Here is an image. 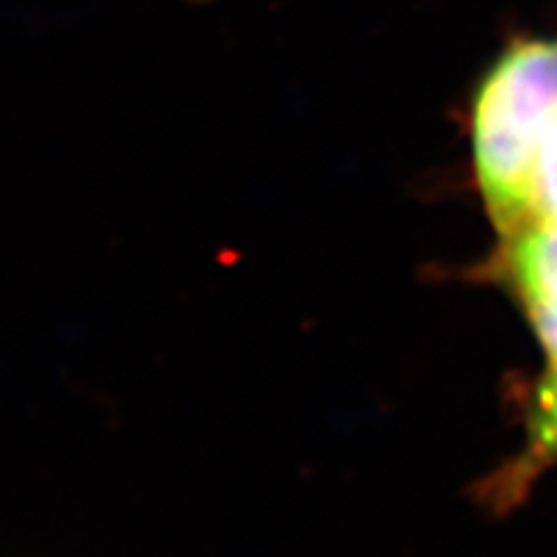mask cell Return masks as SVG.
Instances as JSON below:
<instances>
[{
  "mask_svg": "<svg viewBox=\"0 0 557 557\" xmlns=\"http://www.w3.org/2000/svg\"><path fill=\"white\" fill-rule=\"evenodd\" d=\"M530 465L557 462V358L539 381L530 411Z\"/></svg>",
  "mask_w": 557,
  "mask_h": 557,
  "instance_id": "3",
  "label": "cell"
},
{
  "mask_svg": "<svg viewBox=\"0 0 557 557\" xmlns=\"http://www.w3.org/2000/svg\"><path fill=\"white\" fill-rule=\"evenodd\" d=\"M555 119L557 38L513 42L487 70L472 108L476 182L504 239L530 223L534 156Z\"/></svg>",
  "mask_w": 557,
  "mask_h": 557,
  "instance_id": "1",
  "label": "cell"
},
{
  "mask_svg": "<svg viewBox=\"0 0 557 557\" xmlns=\"http://www.w3.org/2000/svg\"><path fill=\"white\" fill-rule=\"evenodd\" d=\"M530 223L557 228V119L544 133L534 156L530 180Z\"/></svg>",
  "mask_w": 557,
  "mask_h": 557,
  "instance_id": "4",
  "label": "cell"
},
{
  "mask_svg": "<svg viewBox=\"0 0 557 557\" xmlns=\"http://www.w3.org/2000/svg\"><path fill=\"white\" fill-rule=\"evenodd\" d=\"M507 242L504 268L550 358H557V228L530 223Z\"/></svg>",
  "mask_w": 557,
  "mask_h": 557,
  "instance_id": "2",
  "label": "cell"
}]
</instances>
